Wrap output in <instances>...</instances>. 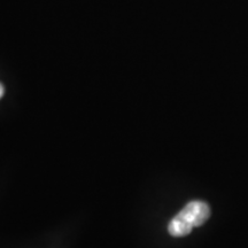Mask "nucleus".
Returning a JSON list of instances; mask_svg holds the SVG:
<instances>
[{
  "instance_id": "nucleus-2",
  "label": "nucleus",
  "mask_w": 248,
  "mask_h": 248,
  "mask_svg": "<svg viewBox=\"0 0 248 248\" xmlns=\"http://www.w3.org/2000/svg\"><path fill=\"white\" fill-rule=\"evenodd\" d=\"M4 92H5V90H4V86H2L1 84H0V98H1L2 95H4Z\"/></svg>"
},
{
  "instance_id": "nucleus-1",
  "label": "nucleus",
  "mask_w": 248,
  "mask_h": 248,
  "mask_svg": "<svg viewBox=\"0 0 248 248\" xmlns=\"http://www.w3.org/2000/svg\"><path fill=\"white\" fill-rule=\"evenodd\" d=\"M209 217L208 204L200 200L191 201L170 221L168 231L172 237H185L191 233L193 228L204 224Z\"/></svg>"
}]
</instances>
